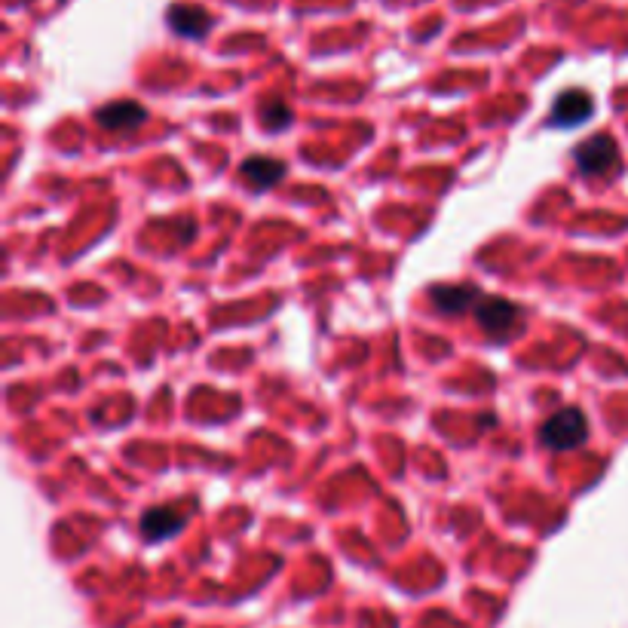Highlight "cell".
<instances>
[{
    "label": "cell",
    "mask_w": 628,
    "mask_h": 628,
    "mask_svg": "<svg viewBox=\"0 0 628 628\" xmlns=\"http://www.w3.org/2000/svg\"><path fill=\"white\" fill-rule=\"evenodd\" d=\"M589 436V420L583 417L579 408H561L555 411L543 429H540V439L546 448L552 451H570V448H579Z\"/></svg>",
    "instance_id": "1"
},
{
    "label": "cell",
    "mask_w": 628,
    "mask_h": 628,
    "mask_svg": "<svg viewBox=\"0 0 628 628\" xmlns=\"http://www.w3.org/2000/svg\"><path fill=\"white\" fill-rule=\"evenodd\" d=\"M573 160L586 175H604L619 163V148L610 135H592L573 151Z\"/></svg>",
    "instance_id": "2"
},
{
    "label": "cell",
    "mask_w": 628,
    "mask_h": 628,
    "mask_svg": "<svg viewBox=\"0 0 628 628\" xmlns=\"http://www.w3.org/2000/svg\"><path fill=\"white\" fill-rule=\"evenodd\" d=\"M592 111H595V102H592L589 92H583V89H567V92L558 95L555 105H552L549 126H579Z\"/></svg>",
    "instance_id": "3"
},
{
    "label": "cell",
    "mask_w": 628,
    "mask_h": 628,
    "mask_svg": "<svg viewBox=\"0 0 628 628\" xmlns=\"http://www.w3.org/2000/svg\"><path fill=\"white\" fill-rule=\"evenodd\" d=\"M475 319L481 322V328H485L488 334L503 337V334H509L515 328L518 310L509 301H503V298H481L475 304Z\"/></svg>",
    "instance_id": "4"
},
{
    "label": "cell",
    "mask_w": 628,
    "mask_h": 628,
    "mask_svg": "<svg viewBox=\"0 0 628 628\" xmlns=\"http://www.w3.org/2000/svg\"><path fill=\"white\" fill-rule=\"evenodd\" d=\"M166 22H169V28L178 37H206L209 28H212V16L203 7H193V4H175V7H169Z\"/></svg>",
    "instance_id": "5"
},
{
    "label": "cell",
    "mask_w": 628,
    "mask_h": 628,
    "mask_svg": "<svg viewBox=\"0 0 628 628\" xmlns=\"http://www.w3.org/2000/svg\"><path fill=\"white\" fill-rule=\"evenodd\" d=\"M429 301L436 304L442 313L454 316V313H463L466 307H475L481 301L478 288L472 285H432L429 288Z\"/></svg>",
    "instance_id": "6"
},
{
    "label": "cell",
    "mask_w": 628,
    "mask_h": 628,
    "mask_svg": "<svg viewBox=\"0 0 628 628\" xmlns=\"http://www.w3.org/2000/svg\"><path fill=\"white\" fill-rule=\"evenodd\" d=\"M95 120H99L105 129H135L148 120V111H144L138 102H111V105L95 111Z\"/></svg>",
    "instance_id": "7"
},
{
    "label": "cell",
    "mask_w": 628,
    "mask_h": 628,
    "mask_svg": "<svg viewBox=\"0 0 628 628\" xmlns=\"http://www.w3.org/2000/svg\"><path fill=\"white\" fill-rule=\"evenodd\" d=\"M243 178L255 187V190H264V187H273L285 178V163L276 160V157H249L243 166H239Z\"/></svg>",
    "instance_id": "8"
},
{
    "label": "cell",
    "mask_w": 628,
    "mask_h": 628,
    "mask_svg": "<svg viewBox=\"0 0 628 628\" xmlns=\"http://www.w3.org/2000/svg\"><path fill=\"white\" fill-rule=\"evenodd\" d=\"M181 527H184V515H178L169 506H157V509H151L148 515L141 518V534H144V540L172 537L175 530H181Z\"/></svg>",
    "instance_id": "9"
},
{
    "label": "cell",
    "mask_w": 628,
    "mask_h": 628,
    "mask_svg": "<svg viewBox=\"0 0 628 628\" xmlns=\"http://www.w3.org/2000/svg\"><path fill=\"white\" fill-rule=\"evenodd\" d=\"M288 120H292V114H288V108H285L282 102H273L270 108H264V126H267V129L279 132V129L288 126Z\"/></svg>",
    "instance_id": "10"
}]
</instances>
